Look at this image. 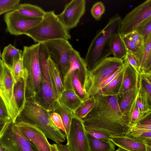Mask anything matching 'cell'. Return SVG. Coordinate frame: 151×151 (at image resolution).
<instances>
[{
	"instance_id": "37",
	"label": "cell",
	"mask_w": 151,
	"mask_h": 151,
	"mask_svg": "<svg viewBox=\"0 0 151 151\" xmlns=\"http://www.w3.org/2000/svg\"><path fill=\"white\" fill-rule=\"evenodd\" d=\"M136 101V98L132 104L129 112L128 119L130 126L145 116L142 114L139 109L137 106Z\"/></svg>"
},
{
	"instance_id": "22",
	"label": "cell",
	"mask_w": 151,
	"mask_h": 151,
	"mask_svg": "<svg viewBox=\"0 0 151 151\" xmlns=\"http://www.w3.org/2000/svg\"><path fill=\"white\" fill-rule=\"evenodd\" d=\"M22 51L11 44L4 48L1 54L3 62L11 69L15 63L22 57Z\"/></svg>"
},
{
	"instance_id": "47",
	"label": "cell",
	"mask_w": 151,
	"mask_h": 151,
	"mask_svg": "<svg viewBox=\"0 0 151 151\" xmlns=\"http://www.w3.org/2000/svg\"><path fill=\"white\" fill-rule=\"evenodd\" d=\"M59 151H71L69 149L66 145H63L61 143L57 144Z\"/></svg>"
},
{
	"instance_id": "13",
	"label": "cell",
	"mask_w": 151,
	"mask_h": 151,
	"mask_svg": "<svg viewBox=\"0 0 151 151\" xmlns=\"http://www.w3.org/2000/svg\"><path fill=\"white\" fill-rule=\"evenodd\" d=\"M85 0H73L67 3L63 11L57 15L59 20L69 30L76 27L86 11Z\"/></svg>"
},
{
	"instance_id": "51",
	"label": "cell",
	"mask_w": 151,
	"mask_h": 151,
	"mask_svg": "<svg viewBox=\"0 0 151 151\" xmlns=\"http://www.w3.org/2000/svg\"><path fill=\"white\" fill-rule=\"evenodd\" d=\"M6 150L4 147L0 146V151H6Z\"/></svg>"
},
{
	"instance_id": "4",
	"label": "cell",
	"mask_w": 151,
	"mask_h": 151,
	"mask_svg": "<svg viewBox=\"0 0 151 151\" xmlns=\"http://www.w3.org/2000/svg\"><path fill=\"white\" fill-rule=\"evenodd\" d=\"M25 35L37 43L57 39L68 40L71 38L68 30L60 22L54 11L45 12L40 22Z\"/></svg>"
},
{
	"instance_id": "29",
	"label": "cell",
	"mask_w": 151,
	"mask_h": 151,
	"mask_svg": "<svg viewBox=\"0 0 151 151\" xmlns=\"http://www.w3.org/2000/svg\"><path fill=\"white\" fill-rule=\"evenodd\" d=\"M123 70L112 81L101 88L97 93L105 96L117 95L121 85Z\"/></svg>"
},
{
	"instance_id": "40",
	"label": "cell",
	"mask_w": 151,
	"mask_h": 151,
	"mask_svg": "<svg viewBox=\"0 0 151 151\" xmlns=\"http://www.w3.org/2000/svg\"><path fill=\"white\" fill-rule=\"evenodd\" d=\"M124 36L132 41L143 50L145 43L144 39L143 37L137 32L134 31Z\"/></svg>"
},
{
	"instance_id": "27",
	"label": "cell",
	"mask_w": 151,
	"mask_h": 151,
	"mask_svg": "<svg viewBox=\"0 0 151 151\" xmlns=\"http://www.w3.org/2000/svg\"><path fill=\"white\" fill-rule=\"evenodd\" d=\"M14 10L23 16L32 18L42 17L46 12L37 6L28 3L19 4Z\"/></svg>"
},
{
	"instance_id": "18",
	"label": "cell",
	"mask_w": 151,
	"mask_h": 151,
	"mask_svg": "<svg viewBox=\"0 0 151 151\" xmlns=\"http://www.w3.org/2000/svg\"><path fill=\"white\" fill-rule=\"evenodd\" d=\"M139 91L147 109L151 111V71L139 73Z\"/></svg>"
},
{
	"instance_id": "16",
	"label": "cell",
	"mask_w": 151,
	"mask_h": 151,
	"mask_svg": "<svg viewBox=\"0 0 151 151\" xmlns=\"http://www.w3.org/2000/svg\"><path fill=\"white\" fill-rule=\"evenodd\" d=\"M109 139L115 145L127 151H151V146L126 136H110Z\"/></svg>"
},
{
	"instance_id": "42",
	"label": "cell",
	"mask_w": 151,
	"mask_h": 151,
	"mask_svg": "<svg viewBox=\"0 0 151 151\" xmlns=\"http://www.w3.org/2000/svg\"><path fill=\"white\" fill-rule=\"evenodd\" d=\"M136 104L141 113L143 115L145 116L147 114L151 112V111L149 110L146 107L141 99L139 91L136 98Z\"/></svg>"
},
{
	"instance_id": "28",
	"label": "cell",
	"mask_w": 151,
	"mask_h": 151,
	"mask_svg": "<svg viewBox=\"0 0 151 151\" xmlns=\"http://www.w3.org/2000/svg\"><path fill=\"white\" fill-rule=\"evenodd\" d=\"M90 151H114L115 145L109 141L97 139L87 132Z\"/></svg>"
},
{
	"instance_id": "49",
	"label": "cell",
	"mask_w": 151,
	"mask_h": 151,
	"mask_svg": "<svg viewBox=\"0 0 151 151\" xmlns=\"http://www.w3.org/2000/svg\"><path fill=\"white\" fill-rule=\"evenodd\" d=\"M2 64V61L1 59H0V78L1 73Z\"/></svg>"
},
{
	"instance_id": "52",
	"label": "cell",
	"mask_w": 151,
	"mask_h": 151,
	"mask_svg": "<svg viewBox=\"0 0 151 151\" xmlns=\"http://www.w3.org/2000/svg\"><path fill=\"white\" fill-rule=\"evenodd\" d=\"M1 59V53L0 50V59Z\"/></svg>"
},
{
	"instance_id": "41",
	"label": "cell",
	"mask_w": 151,
	"mask_h": 151,
	"mask_svg": "<svg viewBox=\"0 0 151 151\" xmlns=\"http://www.w3.org/2000/svg\"><path fill=\"white\" fill-rule=\"evenodd\" d=\"M50 118L53 124L65 133V131L60 115L58 113L53 112L50 113Z\"/></svg>"
},
{
	"instance_id": "53",
	"label": "cell",
	"mask_w": 151,
	"mask_h": 151,
	"mask_svg": "<svg viewBox=\"0 0 151 151\" xmlns=\"http://www.w3.org/2000/svg\"><path fill=\"white\" fill-rule=\"evenodd\" d=\"M6 151H7V150H6Z\"/></svg>"
},
{
	"instance_id": "21",
	"label": "cell",
	"mask_w": 151,
	"mask_h": 151,
	"mask_svg": "<svg viewBox=\"0 0 151 151\" xmlns=\"http://www.w3.org/2000/svg\"><path fill=\"white\" fill-rule=\"evenodd\" d=\"M26 79H20L15 84L14 100L19 116L22 111L26 101Z\"/></svg>"
},
{
	"instance_id": "8",
	"label": "cell",
	"mask_w": 151,
	"mask_h": 151,
	"mask_svg": "<svg viewBox=\"0 0 151 151\" xmlns=\"http://www.w3.org/2000/svg\"><path fill=\"white\" fill-rule=\"evenodd\" d=\"M51 60L58 67L63 79L70 66L71 52L73 48L68 40L57 39L43 43Z\"/></svg>"
},
{
	"instance_id": "38",
	"label": "cell",
	"mask_w": 151,
	"mask_h": 151,
	"mask_svg": "<svg viewBox=\"0 0 151 151\" xmlns=\"http://www.w3.org/2000/svg\"><path fill=\"white\" fill-rule=\"evenodd\" d=\"M105 10V6L101 1L96 2L93 5L91 10V14L96 20L99 21L101 19L102 15Z\"/></svg>"
},
{
	"instance_id": "23",
	"label": "cell",
	"mask_w": 151,
	"mask_h": 151,
	"mask_svg": "<svg viewBox=\"0 0 151 151\" xmlns=\"http://www.w3.org/2000/svg\"><path fill=\"white\" fill-rule=\"evenodd\" d=\"M139 61V73L151 71V35L145 42L142 52Z\"/></svg>"
},
{
	"instance_id": "24",
	"label": "cell",
	"mask_w": 151,
	"mask_h": 151,
	"mask_svg": "<svg viewBox=\"0 0 151 151\" xmlns=\"http://www.w3.org/2000/svg\"><path fill=\"white\" fill-rule=\"evenodd\" d=\"M110 45L112 54H113L114 57L122 60L124 58L127 51L122 36L119 32L111 37Z\"/></svg>"
},
{
	"instance_id": "6",
	"label": "cell",
	"mask_w": 151,
	"mask_h": 151,
	"mask_svg": "<svg viewBox=\"0 0 151 151\" xmlns=\"http://www.w3.org/2000/svg\"><path fill=\"white\" fill-rule=\"evenodd\" d=\"M40 43L24 46L22 58L27 73L26 96V99L34 97L39 91L42 76L39 58Z\"/></svg>"
},
{
	"instance_id": "32",
	"label": "cell",
	"mask_w": 151,
	"mask_h": 151,
	"mask_svg": "<svg viewBox=\"0 0 151 151\" xmlns=\"http://www.w3.org/2000/svg\"><path fill=\"white\" fill-rule=\"evenodd\" d=\"M72 81L73 89L81 99L83 101L88 99L89 98L83 89L80 80L77 70L73 72Z\"/></svg>"
},
{
	"instance_id": "17",
	"label": "cell",
	"mask_w": 151,
	"mask_h": 151,
	"mask_svg": "<svg viewBox=\"0 0 151 151\" xmlns=\"http://www.w3.org/2000/svg\"><path fill=\"white\" fill-rule=\"evenodd\" d=\"M138 91L137 83L130 89L116 95L119 108L129 122V112L136 97Z\"/></svg>"
},
{
	"instance_id": "19",
	"label": "cell",
	"mask_w": 151,
	"mask_h": 151,
	"mask_svg": "<svg viewBox=\"0 0 151 151\" xmlns=\"http://www.w3.org/2000/svg\"><path fill=\"white\" fill-rule=\"evenodd\" d=\"M58 101L74 113L83 101L72 88L65 89L59 97Z\"/></svg>"
},
{
	"instance_id": "9",
	"label": "cell",
	"mask_w": 151,
	"mask_h": 151,
	"mask_svg": "<svg viewBox=\"0 0 151 151\" xmlns=\"http://www.w3.org/2000/svg\"><path fill=\"white\" fill-rule=\"evenodd\" d=\"M15 84L11 69L2 61L0 78V96L5 104L8 118L14 123H16L19 116L14 100Z\"/></svg>"
},
{
	"instance_id": "39",
	"label": "cell",
	"mask_w": 151,
	"mask_h": 151,
	"mask_svg": "<svg viewBox=\"0 0 151 151\" xmlns=\"http://www.w3.org/2000/svg\"><path fill=\"white\" fill-rule=\"evenodd\" d=\"M123 61L129 64L138 73L140 71V64L137 57L133 54L127 52Z\"/></svg>"
},
{
	"instance_id": "11",
	"label": "cell",
	"mask_w": 151,
	"mask_h": 151,
	"mask_svg": "<svg viewBox=\"0 0 151 151\" xmlns=\"http://www.w3.org/2000/svg\"><path fill=\"white\" fill-rule=\"evenodd\" d=\"M42 18L27 17L14 10L6 13L4 19L7 32L11 35L18 36L25 35L39 23Z\"/></svg>"
},
{
	"instance_id": "7",
	"label": "cell",
	"mask_w": 151,
	"mask_h": 151,
	"mask_svg": "<svg viewBox=\"0 0 151 151\" xmlns=\"http://www.w3.org/2000/svg\"><path fill=\"white\" fill-rule=\"evenodd\" d=\"M123 65V60L114 57H108L89 71L84 87L88 97L93 96L97 94L103 82Z\"/></svg>"
},
{
	"instance_id": "45",
	"label": "cell",
	"mask_w": 151,
	"mask_h": 151,
	"mask_svg": "<svg viewBox=\"0 0 151 151\" xmlns=\"http://www.w3.org/2000/svg\"><path fill=\"white\" fill-rule=\"evenodd\" d=\"M0 117L9 119L5 104L0 96Z\"/></svg>"
},
{
	"instance_id": "43",
	"label": "cell",
	"mask_w": 151,
	"mask_h": 151,
	"mask_svg": "<svg viewBox=\"0 0 151 151\" xmlns=\"http://www.w3.org/2000/svg\"><path fill=\"white\" fill-rule=\"evenodd\" d=\"M86 132L94 138L100 140L109 141H110L109 135L96 131L89 130Z\"/></svg>"
},
{
	"instance_id": "20",
	"label": "cell",
	"mask_w": 151,
	"mask_h": 151,
	"mask_svg": "<svg viewBox=\"0 0 151 151\" xmlns=\"http://www.w3.org/2000/svg\"><path fill=\"white\" fill-rule=\"evenodd\" d=\"M124 62V67L118 94L131 88L138 81L139 74L129 64L125 62Z\"/></svg>"
},
{
	"instance_id": "14",
	"label": "cell",
	"mask_w": 151,
	"mask_h": 151,
	"mask_svg": "<svg viewBox=\"0 0 151 151\" xmlns=\"http://www.w3.org/2000/svg\"><path fill=\"white\" fill-rule=\"evenodd\" d=\"M15 123L21 133L34 145L38 151H51L47 138L37 127L21 121Z\"/></svg>"
},
{
	"instance_id": "1",
	"label": "cell",
	"mask_w": 151,
	"mask_h": 151,
	"mask_svg": "<svg viewBox=\"0 0 151 151\" xmlns=\"http://www.w3.org/2000/svg\"><path fill=\"white\" fill-rule=\"evenodd\" d=\"M94 96L95 104L82 119L86 130L97 131L110 137L126 136L130 125L119 108L116 96L97 93Z\"/></svg>"
},
{
	"instance_id": "46",
	"label": "cell",
	"mask_w": 151,
	"mask_h": 151,
	"mask_svg": "<svg viewBox=\"0 0 151 151\" xmlns=\"http://www.w3.org/2000/svg\"><path fill=\"white\" fill-rule=\"evenodd\" d=\"M11 121L10 119L0 117V135L7 124Z\"/></svg>"
},
{
	"instance_id": "36",
	"label": "cell",
	"mask_w": 151,
	"mask_h": 151,
	"mask_svg": "<svg viewBox=\"0 0 151 151\" xmlns=\"http://www.w3.org/2000/svg\"><path fill=\"white\" fill-rule=\"evenodd\" d=\"M20 0H0V15L15 9Z\"/></svg>"
},
{
	"instance_id": "50",
	"label": "cell",
	"mask_w": 151,
	"mask_h": 151,
	"mask_svg": "<svg viewBox=\"0 0 151 151\" xmlns=\"http://www.w3.org/2000/svg\"><path fill=\"white\" fill-rule=\"evenodd\" d=\"M114 151H127V150H124L123 148L119 147V148L116 150Z\"/></svg>"
},
{
	"instance_id": "3",
	"label": "cell",
	"mask_w": 151,
	"mask_h": 151,
	"mask_svg": "<svg viewBox=\"0 0 151 151\" xmlns=\"http://www.w3.org/2000/svg\"><path fill=\"white\" fill-rule=\"evenodd\" d=\"M122 18L116 14L109 19L106 26L98 31L88 50L85 60L89 71L111 54L110 42L111 37L119 32Z\"/></svg>"
},
{
	"instance_id": "30",
	"label": "cell",
	"mask_w": 151,
	"mask_h": 151,
	"mask_svg": "<svg viewBox=\"0 0 151 151\" xmlns=\"http://www.w3.org/2000/svg\"><path fill=\"white\" fill-rule=\"evenodd\" d=\"M54 112L59 114L61 117L65 131V134L67 138L68 135L71 120L75 116L74 114L60 104L58 101Z\"/></svg>"
},
{
	"instance_id": "34",
	"label": "cell",
	"mask_w": 151,
	"mask_h": 151,
	"mask_svg": "<svg viewBox=\"0 0 151 151\" xmlns=\"http://www.w3.org/2000/svg\"><path fill=\"white\" fill-rule=\"evenodd\" d=\"M143 38L144 42L151 35V17L139 24L135 30Z\"/></svg>"
},
{
	"instance_id": "15",
	"label": "cell",
	"mask_w": 151,
	"mask_h": 151,
	"mask_svg": "<svg viewBox=\"0 0 151 151\" xmlns=\"http://www.w3.org/2000/svg\"><path fill=\"white\" fill-rule=\"evenodd\" d=\"M76 70H78L79 78L83 88L89 70L85 59L81 56L78 51L73 48L70 55L69 69L63 79L65 87L69 88L72 86V74L73 71Z\"/></svg>"
},
{
	"instance_id": "44",
	"label": "cell",
	"mask_w": 151,
	"mask_h": 151,
	"mask_svg": "<svg viewBox=\"0 0 151 151\" xmlns=\"http://www.w3.org/2000/svg\"><path fill=\"white\" fill-rule=\"evenodd\" d=\"M124 62L123 65L120 68L116 71L105 80L102 84L101 88L108 84L114 79L124 70Z\"/></svg>"
},
{
	"instance_id": "2",
	"label": "cell",
	"mask_w": 151,
	"mask_h": 151,
	"mask_svg": "<svg viewBox=\"0 0 151 151\" xmlns=\"http://www.w3.org/2000/svg\"><path fill=\"white\" fill-rule=\"evenodd\" d=\"M21 121L36 126L47 138L57 144L63 142L65 140L66 136L52 122L50 113L38 103L34 97L26 99L24 108L16 122Z\"/></svg>"
},
{
	"instance_id": "25",
	"label": "cell",
	"mask_w": 151,
	"mask_h": 151,
	"mask_svg": "<svg viewBox=\"0 0 151 151\" xmlns=\"http://www.w3.org/2000/svg\"><path fill=\"white\" fill-rule=\"evenodd\" d=\"M47 63L51 78L59 98L65 89L63 80L58 67L51 60L49 57Z\"/></svg>"
},
{
	"instance_id": "5",
	"label": "cell",
	"mask_w": 151,
	"mask_h": 151,
	"mask_svg": "<svg viewBox=\"0 0 151 151\" xmlns=\"http://www.w3.org/2000/svg\"><path fill=\"white\" fill-rule=\"evenodd\" d=\"M39 58L42 76L39 91L34 97L35 100L50 112H54L58 104V97L49 73L48 59L49 55L43 43H40Z\"/></svg>"
},
{
	"instance_id": "10",
	"label": "cell",
	"mask_w": 151,
	"mask_h": 151,
	"mask_svg": "<svg viewBox=\"0 0 151 151\" xmlns=\"http://www.w3.org/2000/svg\"><path fill=\"white\" fill-rule=\"evenodd\" d=\"M151 17V0H147L139 4L122 19L119 33L125 36L134 31L145 20Z\"/></svg>"
},
{
	"instance_id": "31",
	"label": "cell",
	"mask_w": 151,
	"mask_h": 151,
	"mask_svg": "<svg viewBox=\"0 0 151 151\" xmlns=\"http://www.w3.org/2000/svg\"><path fill=\"white\" fill-rule=\"evenodd\" d=\"M95 102V99L94 96L83 101L75 112V115L80 119H83L92 109Z\"/></svg>"
},
{
	"instance_id": "33",
	"label": "cell",
	"mask_w": 151,
	"mask_h": 151,
	"mask_svg": "<svg viewBox=\"0 0 151 151\" xmlns=\"http://www.w3.org/2000/svg\"><path fill=\"white\" fill-rule=\"evenodd\" d=\"M11 70L15 83L20 79L26 80L27 73L24 67L22 57L17 61Z\"/></svg>"
},
{
	"instance_id": "35",
	"label": "cell",
	"mask_w": 151,
	"mask_h": 151,
	"mask_svg": "<svg viewBox=\"0 0 151 151\" xmlns=\"http://www.w3.org/2000/svg\"><path fill=\"white\" fill-rule=\"evenodd\" d=\"M122 37L127 52L135 55L139 60L143 50L125 36Z\"/></svg>"
},
{
	"instance_id": "26",
	"label": "cell",
	"mask_w": 151,
	"mask_h": 151,
	"mask_svg": "<svg viewBox=\"0 0 151 151\" xmlns=\"http://www.w3.org/2000/svg\"><path fill=\"white\" fill-rule=\"evenodd\" d=\"M0 146L8 151H35L25 148L11 137L4 129L0 135Z\"/></svg>"
},
{
	"instance_id": "48",
	"label": "cell",
	"mask_w": 151,
	"mask_h": 151,
	"mask_svg": "<svg viewBox=\"0 0 151 151\" xmlns=\"http://www.w3.org/2000/svg\"><path fill=\"white\" fill-rule=\"evenodd\" d=\"M50 147L51 151H59L57 144H50Z\"/></svg>"
},
{
	"instance_id": "12",
	"label": "cell",
	"mask_w": 151,
	"mask_h": 151,
	"mask_svg": "<svg viewBox=\"0 0 151 151\" xmlns=\"http://www.w3.org/2000/svg\"><path fill=\"white\" fill-rule=\"evenodd\" d=\"M66 144L71 151H90L86 131L82 119H72Z\"/></svg>"
}]
</instances>
